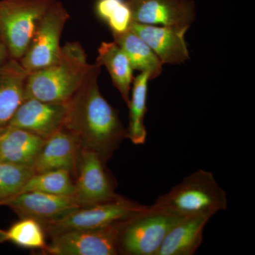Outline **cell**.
Returning a JSON list of instances; mask_svg holds the SVG:
<instances>
[{"label": "cell", "mask_w": 255, "mask_h": 255, "mask_svg": "<svg viewBox=\"0 0 255 255\" xmlns=\"http://www.w3.org/2000/svg\"><path fill=\"white\" fill-rule=\"evenodd\" d=\"M80 146L76 137L65 128L48 137L33 165L34 173L66 169L77 170Z\"/></svg>", "instance_id": "14"}, {"label": "cell", "mask_w": 255, "mask_h": 255, "mask_svg": "<svg viewBox=\"0 0 255 255\" xmlns=\"http://www.w3.org/2000/svg\"><path fill=\"white\" fill-rule=\"evenodd\" d=\"M133 22L190 27L196 19L191 0H127Z\"/></svg>", "instance_id": "10"}, {"label": "cell", "mask_w": 255, "mask_h": 255, "mask_svg": "<svg viewBox=\"0 0 255 255\" xmlns=\"http://www.w3.org/2000/svg\"><path fill=\"white\" fill-rule=\"evenodd\" d=\"M98 53L97 63L106 67L114 87L119 90L124 102L128 106L133 80V69L127 55L115 41L102 42Z\"/></svg>", "instance_id": "18"}, {"label": "cell", "mask_w": 255, "mask_h": 255, "mask_svg": "<svg viewBox=\"0 0 255 255\" xmlns=\"http://www.w3.org/2000/svg\"><path fill=\"white\" fill-rule=\"evenodd\" d=\"M7 241L28 249L44 250L46 248L45 231L39 221L23 218L6 231Z\"/></svg>", "instance_id": "22"}, {"label": "cell", "mask_w": 255, "mask_h": 255, "mask_svg": "<svg viewBox=\"0 0 255 255\" xmlns=\"http://www.w3.org/2000/svg\"><path fill=\"white\" fill-rule=\"evenodd\" d=\"M69 19L68 11L60 1L55 0L42 18L27 52L19 60L25 70L32 73L60 59V38Z\"/></svg>", "instance_id": "7"}, {"label": "cell", "mask_w": 255, "mask_h": 255, "mask_svg": "<svg viewBox=\"0 0 255 255\" xmlns=\"http://www.w3.org/2000/svg\"><path fill=\"white\" fill-rule=\"evenodd\" d=\"M10 59V56L8 50L4 45L0 41V70Z\"/></svg>", "instance_id": "25"}, {"label": "cell", "mask_w": 255, "mask_h": 255, "mask_svg": "<svg viewBox=\"0 0 255 255\" xmlns=\"http://www.w3.org/2000/svg\"><path fill=\"white\" fill-rule=\"evenodd\" d=\"M95 11L113 34H120L130 29L132 22L131 11L125 0H98Z\"/></svg>", "instance_id": "23"}, {"label": "cell", "mask_w": 255, "mask_h": 255, "mask_svg": "<svg viewBox=\"0 0 255 255\" xmlns=\"http://www.w3.org/2000/svg\"><path fill=\"white\" fill-rule=\"evenodd\" d=\"M152 205L179 217L199 214L214 216L227 209V194L212 172L200 169L159 196Z\"/></svg>", "instance_id": "3"}, {"label": "cell", "mask_w": 255, "mask_h": 255, "mask_svg": "<svg viewBox=\"0 0 255 255\" xmlns=\"http://www.w3.org/2000/svg\"><path fill=\"white\" fill-rule=\"evenodd\" d=\"M113 36L114 41L127 55L133 70L147 73L150 80L161 75L164 64L140 36L130 29L120 34H113Z\"/></svg>", "instance_id": "19"}, {"label": "cell", "mask_w": 255, "mask_h": 255, "mask_svg": "<svg viewBox=\"0 0 255 255\" xmlns=\"http://www.w3.org/2000/svg\"><path fill=\"white\" fill-rule=\"evenodd\" d=\"M90 66L81 45L78 42L67 43L62 47L56 63L28 74L24 100L67 103L81 86Z\"/></svg>", "instance_id": "2"}, {"label": "cell", "mask_w": 255, "mask_h": 255, "mask_svg": "<svg viewBox=\"0 0 255 255\" xmlns=\"http://www.w3.org/2000/svg\"><path fill=\"white\" fill-rule=\"evenodd\" d=\"M67 103L25 99L7 126L19 128L48 139L63 128Z\"/></svg>", "instance_id": "12"}, {"label": "cell", "mask_w": 255, "mask_h": 255, "mask_svg": "<svg viewBox=\"0 0 255 255\" xmlns=\"http://www.w3.org/2000/svg\"><path fill=\"white\" fill-rule=\"evenodd\" d=\"M182 218L152 205L121 221L119 255H157L169 230Z\"/></svg>", "instance_id": "4"}, {"label": "cell", "mask_w": 255, "mask_h": 255, "mask_svg": "<svg viewBox=\"0 0 255 255\" xmlns=\"http://www.w3.org/2000/svg\"><path fill=\"white\" fill-rule=\"evenodd\" d=\"M100 65H91L81 86L67 102L63 128L76 137L80 149L93 151L107 162L127 138L118 112L101 94Z\"/></svg>", "instance_id": "1"}, {"label": "cell", "mask_w": 255, "mask_h": 255, "mask_svg": "<svg viewBox=\"0 0 255 255\" xmlns=\"http://www.w3.org/2000/svg\"><path fill=\"white\" fill-rule=\"evenodd\" d=\"M189 27L182 26H157L132 22L130 30L155 52L163 64H183L189 59L186 32Z\"/></svg>", "instance_id": "13"}, {"label": "cell", "mask_w": 255, "mask_h": 255, "mask_svg": "<svg viewBox=\"0 0 255 255\" xmlns=\"http://www.w3.org/2000/svg\"><path fill=\"white\" fill-rule=\"evenodd\" d=\"M45 141L33 132L6 126L0 130V162L33 169Z\"/></svg>", "instance_id": "16"}, {"label": "cell", "mask_w": 255, "mask_h": 255, "mask_svg": "<svg viewBox=\"0 0 255 255\" xmlns=\"http://www.w3.org/2000/svg\"><path fill=\"white\" fill-rule=\"evenodd\" d=\"M117 224L57 233L51 236V242L43 252L53 255H119Z\"/></svg>", "instance_id": "8"}, {"label": "cell", "mask_w": 255, "mask_h": 255, "mask_svg": "<svg viewBox=\"0 0 255 255\" xmlns=\"http://www.w3.org/2000/svg\"><path fill=\"white\" fill-rule=\"evenodd\" d=\"M150 80L148 74L140 73L133 79L129 108V123L127 128V139L136 145L145 144L147 130L145 117L147 113V85Z\"/></svg>", "instance_id": "20"}, {"label": "cell", "mask_w": 255, "mask_h": 255, "mask_svg": "<svg viewBox=\"0 0 255 255\" xmlns=\"http://www.w3.org/2000/svg\"><path fill=\"white\" fill-rule=\"evenodd\" d=\"M213 216L194 215L177 221L164 238L157 255H193L204 240V228Z\"/></svg>", "instance_id": "15"}, {"label": "cell", "mask_w": 255, "mask_h": 255, "mask_svg": "<svg viewBox=\"0 0 255 255\" xmlns=\"http://www.w3.org/2000/svg\"><path fill=\"white\" fill-rule=\"evenodd\" d=\"M6 241H7L6 231L0 229V243H4Z\"/></svg>", "instance_id": "26"}, {"label": "cell", "mask_w": 255, "mask_h": 255, "mask_svg": "<svg viewBox=\"0 0 255 255\" xmlns=\"http://www.w3.org/2000/svg\"><path fill=\"white\" fill-rule=\"evenodd\" d=\"M147 206L121 196L117 200L73 210L61 217L40 222L50 236L70 230L96 229L128 219Z\"/></svg>", "instance_id": "6"}, {"label": "cell", "mask_w": 255, "mask_h": 255, "mask_svg": "<svg viewBox=\"0 0 255 255\" xmlns=\"http://www.w3.org/2000/svg\"><path fill=\"white\" fill-rule=\"evenodd\" d=\"M28 74L18 60L12 58L0 70V130L9 124L24 100Z\"/></svg>", "instance_id": "17"}, {"label": "cell", "mask_w": 255, "mask_h": 255, "mask_svg": "<svg viewBox=\"0 0 255 255\" xmlns=\"http://www.w3.org/2000/svg\"><path fill=\"white\" fill-rule=\"evenodd\" d=\"M0 206H7L21 219L31 218L39 222L51 221L81 208L73 195H59L48 193H23L1 201Z\"/></svg>", "instance_id": "11"}, {"label": "cell", "mask_w": 255, "mask_h": 255, "mask_svg": "<svg viewBox=\"0 0 255 255\" xmlns=\"http://www.w3.org/2000/svg\"><path fill=\"white\" fill-rule=\"evenodd\" d=\"M33 174L31 167L0 162V202L16 195Z\"/></svg>", "instance_id": "24"}, {"label": "cell", "mask_w": 255, "mask_h": 255, "mask_svg": "<svg viewBox=\"0 0 255 255\" xmlns=\"http://www.w3.org/2000/svg\"><path fill=\"white\" fill-rule=\"evenodd\" d=\"M71 174L70 171L66 169L34 173L23 184L16 195L23 193L38 191L59 195L74 196L75 183L72 179Z\"/></svg>", "instance_id": "21"}, {"label": "cell", "mask_w": 255, "mask_h": 255, "mask_svg": "<svg viewBox=\"0 0 255 255\" xmlns=\"http://www.w3.org/2000/svg\"><path fill=\"white\" fill-rule=\"evenodd\" d=\"M55 0H0V41L10 58L19 61L42 18Z\"/></svg>", "instance_id": "5"}, {"label": "cell", "mask_w": 255, "mask_h": 255, "mask_svg": "<svg viewBox=\"0 0 255 255\" xmlns=\"http://www.w3.org/2000/svg\"><path fill=\"white\" fill-rule=\"evenodd\" d=\"M105 163L93 151L80 149L74 196L82 207L105 204L120 197L106 170Z\"/></svg>", "instance_id": "9"}]
</instances>
